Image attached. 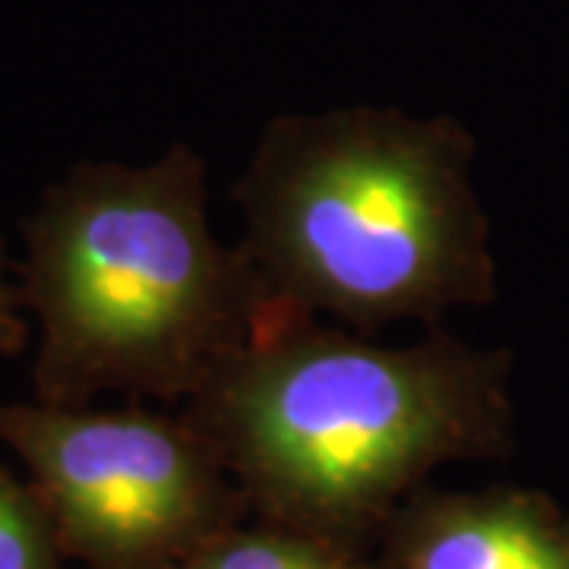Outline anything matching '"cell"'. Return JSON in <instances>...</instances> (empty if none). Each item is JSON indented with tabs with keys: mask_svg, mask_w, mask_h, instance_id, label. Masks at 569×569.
I'll return each mask as SVG.
<instances>
[{
	"mask_svg": "<svg viewBox=\"0 0 569 569\" xmlns=\"http://www.w3.org/2000/svg\"><path fill=\"white\" fill-rule=\"evenodd\" d=\"M183 415L260 519L358 548L433 468L509 447V351L380 346L276 301Z\"/></svg>",
	"mask_w": 569,
	"mask_h": 569,
	"instance_id": "6da1fadb",
	"label": "cell"
},
{
	"mask_svg": "<svg viewBox=\"0 0 569 569\" xmlns=\"http://www.w3.org/2000/svg\"><path fill=\"white\" fill-rule=\"evenodd\" d=\"M475 137L449 114L336 108L266 123L234 183L269 298L377 336L493 301Z\"/></svg>",
	"mask_w": 569,
	"mask_h": 569,
	"instance_id": "7a4b0ae2",
	"label": "cell"
},
{
	"mask_svg": "<svg viewBox=\"0 0 569 569\" xmlns=\"http://www.w3.org/2000/svg\"><path fill=\"white\" fill-rule=\"evenodd\" d=\"M22 234L48 406L86 408L99 392L187 402L276 307L241 247L219 244L206 162L187 142L149 164H73Z\"/></svg>",
	"mask_w": 569,
	"mask_h": 569,
	"instance_id": "3957f363",
	"label": "cell"
},
{
	"mask_svg": "<svg viewBox=\"0 0 569 569\" xmlns=\"http://www.w3.org/2000/svg\"><path fill=\"white\" fill-rule=\"evenodd\" d=\"M0 443L29 468L63 557L89 569L181 567L250 509L183 411L0 402Z\"/></svg>",
	"mask_w": 569,
	"mask_h": 569,
	"instance_id": "277c9868",
	"label": "cell"
},
{
	"mask_svg": "<svg viewBox=\"0 0 569 569\" xmlns=\"http://www.w3.org/2000/svg\"><path fill=\"white\" fill-rule=\"evenodd\" d=\"M380 567L569 569V516L535 490H418L387 522Z\"/></svg>",
	"mask_w": 569,
	"mask_h": 569,
	"instance_id": "5b68a950",
	"label": "cell"
},
{
	"mask_svg": "<svg viewBox=\"0 0 569 569\" xmlns=\"http://www.w3.org/2000/svg\"><path fill=\"white\" fill-rule=\"evenodd\" d=\"M174 569H383L365 560L358 548L323 535L260 519L231 526L197 548Z\"/></svg>",
	"mask_w": 569,
	"mask_h": 569,
	"instance_id": "8992f818",
	"label": "cell"
},
{
	"mask_svg": "<svg viewBox=\"0 0 569 569\" xmlns=\"http://www.w3.org/2000/svg\"><path fill=\"white\" fill-rule=\"evenodd\" d=\"M0 569H63V550L32 485L0 466Z\"/></svg>",
	"mask_w": 569,
	"mask_h": 569,
	"instance_id": "52a82bcc",
	"label": "cell"
},
{
	"mask_svg": "<svg viewBox=\"0 0 569 569\" xmlns=\"http://www.w3.org/2000/svg\"><path fill=\"white\" fill-rule=\"evenodd\" d=\"M22 291L10 279L7 247L0 241V355H20L29 339V320L22 317Z\"/></svg>",
	"mask_w": 569,
	"mask_h": 569,
	"instance_id": "ba28073f",
	"label": "cell"
}]
</instances>
